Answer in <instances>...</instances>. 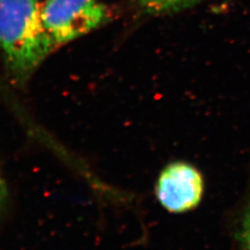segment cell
<instances>
[{
  "label": "cell",
  "instance_id": "cell-2",
  "mask_svg": "<svg viewBox=\"0 0 250 250\" xmlns=\"http://www.w3.org/2000/svg\"><path fill=\"white\" fill-rule=\"evenodd\" d=\"M42 18L57 48L105 25L110 11L99 0H45Z\"/></svg>",
  "mask_w": 250,
  "mask_h": 250
},
{
  "label": "cell",
  "instance_id": "cell-4",
  "mask_svg": "<svg viewBox=\"0 0 250 250\" xmlns=\"http://www.w3.org/2000/svg\"><path fill=\"white\" fill-rule=\"evenodd\" d=\"M204 0H137L144 13L151 16L173 14L190 9Z\"/></svg>",
  "mask_w": 250,
  "mask_h": 250
},
{
  "label": "cell",
  "instance_id": "cell-6",
  "mask_svg": "<svg viewBox=\"0 0 250 250\" xmlns=\"http://www.w3.org/2000/svg\"><path fill=\"white\" fill-rule=\"evenodd\" d=\"M7 196H8L7 187H6V183L3 179L2 171H1V168H0V215H1V212H2L5 203H6Z\"/></svg>",
  "mask_w": 250,
  "mask_h": 250
},
{
  "label": "cell",
  "instance_id": "cell-3",
  "mask_svg": "<svg viewBox=\"0 0 250 250\" xmlns=\"http://www.w3.org/2000/svg\"><path fill=\"white\" fill-rule=\"evenodd\" d=\"M203 192L201 173L183 161L173 162L162 170L156 188L159 202L172 213H183L197 208Z\"/></svg>",
  "mask_w": 250,
  "mask_h": 250
},
{
  "label": "cell",
  "instance_id": "cell-5",
  "mask_svg": "<svg viewBox=\"0 0 250 250\" xmlns=\"http://www.w3.org/2000/svg\"><path fill=\"white\" fill-rule=\"evenodd\" d=\"M239 240L245 250H250V202L247 207L239 229Z\"/></svg>",
  "mask_w": 250,
  "mask_h": 250
},
{
  "label": "cell",
  "instance_id": "cell-1",
  "mask_svg": "<svg viewBox=\"0 0 250 250\" xmlns=\"http://www.w3.org/2000/svg\"><path fill=\"white\" fill-rule=\"evenodd\" d=\"M0 48L12 79L25 84L56 48L39 0H0Z\"/></svg>",
  "mask_w": 250,
  "mask_h": 250
}]
</instances>
